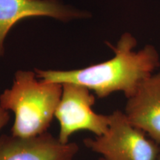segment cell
<instances>
[{"mask_svg":"<svg viewBox=\"0 0 160 160\" xmlns=\"http://www.w3.org/2000/svg\"><path fill=\"white\" fill-rule=\"evenodd\" d=\"M98 160H105V159H103V158H102V157H101V158H100V159H98Z\"/></svg>","mask_w":160,"mask_h":160,"instance_id":"obj_10","label":"cell"},{"mask_svg":"<svg viewBox=\"0 0 160 160\" xmlns=\"http://www.w3.org/2000/svg\"><path fill=\"white\" fill-rule=\"evenodd\" d=\"M147 136L130 122L125 112L118 110L109 115L108 128L104 134L83 142L105 160H157L159 144Z\"/></svg>","mask_w":160,"mask_h":160,"instance_id":"obj_3","label":"cell"},{"mask_svg":"<svg viewBox=\"0 0 160 160\" xmlns=\"http://www.w3.org/2000/svg\"><path fill=\"white\" fill-rule=\"evenodd\" d=\"M125 113L132 125L160 145V73L145 79L128 99Z\"/></svg>","mask_w":160,"mask_h":160,"instance_id":"obj_7","label":"cell"},{"mask_svg":"<svg viewBox=\"0 0 160 160\" xmlns=\"http://www.w3.org/2000/svg\"><path fill=\"white\" fill-rule=\"evenodd\" d=\"M35 71L19 70L0 95V105L14 114L11 134L31 137L47 132L61 99L62 85L38 79Z\"/></svg>","mask_w":160,"mask_h":160,"instance_id":"obj_2","label":"cell"},{"mask_svg":"<svg viewBox=\"0 0 160 160\" xmlns=\"http://www.w3.org/2000/svg\"><path fill=\"white\" fill-rule=\"evenodd\" d=\"M157 160H160V153H159V156H158V157H157Z\"/></svg>","mask_w":160,"mask_h":160,"instance_id":"obj_9","label":"cell"},{"mask_svg":"<svg viewBox=\"0 0 160 160\" xmlns=\"http://www.w3.org/2000/svg\"><path fill=\"white\" fill-rule=\"evenodd\" d=\"M34 17L68 22L89 17V13L60 0H0V59L5 53V39L12 28L21 20Z\"/></svg>","mask_w":160,"mask_h":160,"instance_id":"obj_5","label":"cell"},{"mask_svg":"<svg viewBox=\"0 0 160 160\" xmlns=\"http://www.w3.org/2000/svg\"><path fill=\"white\" fill-rule=\"evenodd\" d=\"M79 148L76 142L63 144L48 132L31 137L0 136V160H73Z\"/></svg>","mask_w":160,"mask_h":160,"instance_id":"obj_6","label":"cell"},{"mask_svg":"<svg viewBox=\"0 0 160 160\" xmlns=\"http://www.w3.org/2000/svg\"><path fill=\"white\" fill-rule=\"evenodd\" d=\"M10 119L9 112L6 111L0 105V131L5 127Z\"/></svg>","mask_w":160,"mask_h":160,"instance_id":"obj_8","label":"cell"},{"mask_svg":"<svg viewBox=\"0 0 160 160\" xmlns=\"http://www.w3.org/2000/svg\"><path fill=\"white\" fill-rule=\"evenodd\" d=\"M108 45L113 49L114 57L103 62L81 69H36L34 71L40 79L84 86L99 98L107 97L114 92H122L128 99L159 67V54L151 45L134 51L137 40L130 33H123L116 46Z\"/></svg>","mask_w":160,"mask_h":160,"instance_id":"obj_1","label":"cell"},{"mask_svg":"<svg viewBox=\"0 0 160 160\" xmlns=\"http://www.w3.org/2000/svg\"><path fill=\"white\" fill-rule=\"evenodd\" d=\"M61 99L55 112L59 123L58 139L62 143H69L70 137L76 132L88 131L96 137L104 134L109 125V115L97 113L92 106L95 95L84 86L63 83Z\"/></svg>","mask_w":160,"mask_h":160,"instance_id":"obj_4","label":"cell"}]
</instances>
